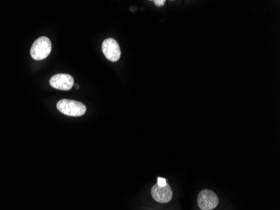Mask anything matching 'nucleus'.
<instances>
[{
	"label": "nucleus",
	"mask_w": 280,
	"mask_h": 210,
	"mask_svg": "<svg viewBox=\"0 0 280 210\" xmlns=\"http://www.w3.org/2000/svg\"><path fill=\"white\" fill-rule=\"evenodd\" d=\"M56 107L60 112L72 117L82 116L87 111V108L82 103L70 99L60 100L58 102Z\"/></svg>",
	"instance_id": "1"
},
{
	"label": "nucleus",
	"mask_w": 280,
	"mask_h": 210,
	"mask_svg": "<svg viewBox=\"0 0 280 210\" xmlns=\"http://www.w3.org/2000/svg\"><path fill=\"white\" fill-rule=\"evenodd\" d=\"M52 51V42L46 36H41L33 43L30 55L35 60H42L49 56Z\"/></svg>",
	"instance_id": "2"
},
{
	"label": "nucleus",
	"mask_w": 280,
	"mask_h": 210,
	"mask_svg": "<svg viewBox=\"0 0 280 210\" xmlns=\"http://www.w3.org/2000/svg\"><path fill=\"white\" fill-rule=\"evenodd\" d=\"M197 203L201 210H212L218 206L219 199L214 192L209 189H204L200 192Z\"/></svg>",
	"instance_id": "3"
},
{
	"label": "nucleus",
	"mask_w": 280,
	"mask_h": 210,
	"mask_svg": "<svg viewBox=\"0 0 280 210\" xmlns=\"http://www.w3.org/2000/svg\"><path fill=\"white\" fill-rule=\"evenodd\" d=\"M102 50L107 59L111 62H117L121 57L119 44L114 39H106L102 44Z\"/></svg>",
	"instance_id": "4"
},
{
	"label": "nucleus",
	"mask_w": 280,
	"mask_h": 210,
	"mask_svg": "<svg viewBox=\"0 0 280 210\" xmlns=\"http://www.w3.org/2000/svg\"><path fill=\"white\" fill-rule=\"evenodd\" d=\"M74 84L73 77L67 74H57L50 79V85L58 90H71Z\"/></svg>",
	"instance_id": "5"
},
{
	"label": "nucleus",
	"mask_w": 280,
	"mask_h": 210,
	"mask_svg": "<svg viewBox=\"0 0 280 210\" xmlns=\"http://www.w3.org/2000/svg\"><path fill=\"white\" fill-rule=\"evenodd\" d=\"M151 195L153 199L159 203H169L173 198V191L169 184L166 183V186L161 187L158 184H155L151 189Z\"/></svg>",
	"instance_id": "6"
},
{
	"label": "nucleus",
	"mask_w": 280,
	"mask_h": 210,
	"mask_svg": "<svg viewBox=\"0 0 280 210\" xmlns=\"http://www.w3.org/2000/svg\"><path fill=\"white\" fill-rule=\"evenodd\" d=\"M166 180L163 178H157V183L159 186H161V187H164V186L166 185Z\"/></svg>",
	"instance_id": "7"
},
{
	"label": "nucleus",
	"mask_w": 280,
	"mask_h": 210,
	"mask_svg": "<svg viewBox=\"0 0 280 210\" xmlns=\"http://www.w3.org/2000/svg\"><path fill=\"white\" fill-rule=\"evenodd\" d=\"M154 3H155V5L158 6V7H161V6H163L166 3V1L165 0H155L154 1Z\"/></svg>",
	"instance_id": "8"
},
{
	"label": "nucleus",
	"mask_w": 280,
	"mask_h": 210,
	"mask_svg": "<svg viewBox=\"0 0 280 210\" xmlns=\"http://www.w3.org/2000/svg\"><path fill=\"white\" fill-rule=\"evenodd\" d=\"M74 86H75V87H76V89H78V88H79V87H78V86H77V85L74 84Z\"/></svg>",
	"instance_id": "9"
}]
</instances>
